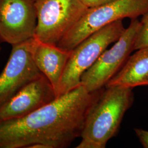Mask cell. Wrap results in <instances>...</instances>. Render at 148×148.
I'll use <instances>...</instances> for the list:
<instances>
[{"instance_id":"6","label":"cell","mask_w":148,"mask_h":148,"mask_svg":"<svg viewBox=\"0 0 148 148\" xmlns=\"http://www.w3.org/2000/svg\"><path fill=\"white\" fill-rule=\"evenodd\" d=\"M140 21L131 19L121 36L109 49H106L89 69L82 74L81 85L90 92L103 89L117 74L134 51Z\"/></svg>"},{"instance_id":"5","label":"cell","mask_w":148,"mask_h":148,"mask_svg":"<svg viewBox=\"0 0 148 148\" xmlns=\"http://www.w3.org/2000/svg\"><path fill=\"white\" fill-rule=\"evenodd\" d=\"M37 25L34 38L57 45L88 8L81 0H35Z\"/></svg>"},{"instance_id":"2","label":"cell","mask_w":148,"mask_h":148,"mask_svg":"<svg viewBox=\"0 0 148 148\" xmlns=\"http://www.w3.org/2000/svg\"><path fill=\"white\" fill-rule=\"evenodd\" d=\"M133 99L132 88L106 87L87 116L81 141L76 148H106L108 141L117 132Z\"/></svg>"},{"instance_id":"9","label":"cell","mask_w":148,"mask_h":148,"mask_svg":"<svg viewBox=\"0 0 148 148\" xmlns=\"http://www.w3.org/2000/svg\"><path fill=\"white\" fill-rule=\"evenodd\" d=\"M56 97L53 86L42 75L24 86L0 106V122L25 116Z\"/></svg>"},{"instance_id":"11","label":"cell","mask_w":148,"mask_h":148,"mask_svg":"<svg viewBox=\"0 0 148 148\" xmlns=\"http://www.w3.org/2000/svg\"><path fill=\"white\" fill-rule=\"evenodd\" d=\"M142 86H148V47L137 49L130 55L106 87L120 86L133 89Z\"/></svg>"},{"instance_id":"10","label":"cell","mask_w":148,"mask_h":148,"mask_svg":"<svg viewBox=\"0 0 148 148\" xmlns=\"http://www.w3.org/2000/svg\"><path fill=\"white\" fill-rule=\"evenodd\" d=\"M70 52L57 45L42 42L35 38L32 53L33 60L53 86L56 96Z\"/></svg>"},{"instance_id":"13","label":"cell","mask_w":148,"mask_h":148,"mask_svg":"<svg viewBox=\"0 0 148 148\" xmlns=\"http://www.w3.org/2000/svg\"><path fill=\"white\" fill-rule=\"evenodd\" d=\"M134 131L143 147L148 148V131L141 128H135Z\"/></svg>"},{"instance_id":"8","label":"cell","mask_w":148,"mask_h":148,"mask_svg":"<svg viewBox=\"0 0 148 148\" xmlns=\"http://www.w3.org/2000/svg\"><path fill=\"white\" fill-rule=\"evenodd\" d=\"M35 0H0V37L12 46L34 37Z\"/></svg>"},{"instance_id":"15","label":"cell","mask_w":148,"mask_h":148,"mask_svg":"<svg viewBox=\"0 0 148 148\" xmlns=\"http://www.w3.org/2000/svg\"><path fill=\"white\" fill-rule=\"evenodd\" d=\"M1 42H2V41L1 38V37H0V53H1Z\"/></svg>"},{"instance_id":"3","label":"cell","mask_w":148,"mask_h":148,"mask_svg":"<svg viewBox=\"0 0 148 148\" xmlns=\"http://www.w3.org/2000/svg\"><path fill=\"white\" fill-rule=\"evenodd\" d=\"M148 12V0H114L88 8L57 46L71 51L86 37L106 25L125 18L137 19Z\"/></svg>"},{"instance_id":"12","label":"cell","mask_w":148,"mask_h":148,"mask_svg":"<svg viewBox=\"0 0 148 148\" xmlns=\"http://www.w3.org/2000/svg\"><path fill=\"white\" fill-rule=\"evenodd\" d=\"M140 27L134 46V50L148 47V12L143 16Z\"/></svg>"},{"instance_id":"4","label":"cell","mask_w":148,"mask_h":148,"mask_svg":"<svg viewBox=\"0 0 148 148\" xmlns=\"http://www.w3.org/2000/svg\"><path fill=\"white\" fill-rule=\"evenodd\" d=\"M122 21H115L91 34L71 50L57 97L81 85L82 74L95 63L110 45L115 42L121 36L126 29Z\"/></svg>"},{"instance_id":"7","label":"cell","mask_w":148,"mask_h":148,"mask_svg":"<svg viewBox=\"0 0 148 148\" xmlns=\"http://www.w3.org/2000/svg\"><path fill=\"white\" fill-rule=\"evenodd\" d=\"M34 37L12 46L9 59L0 74V106L24 86L43 74L32 59Z\"/></svg>"},{"instance_id":"14","label":"cell","mask_w":148,"mask_h":148,"mask_svg":"<svg viewBox=\"0 0 148 148\" xmlns=\"http://www.w3.org/2000/svg\"><path fill=\"white\" fill-rule=\"evenodd\" d=\"M88 8H92L110 2L114 0H81Z\"/></svg>"},{"instance_id":"1","label":"cell","mask_w":148,"mask_h":148,"mask_svg":"<svg viewBox=\"0 0 148 148\" xmlns=\"http://www.w3.org/2000/svg\"><path fill=\"white\" fill-rule=\"evenodd\" d=\"M103 89L90 92L82 86L21 118L0 122V148H64L81 137L87 116Z\"/></svg>"}]
</instances>
